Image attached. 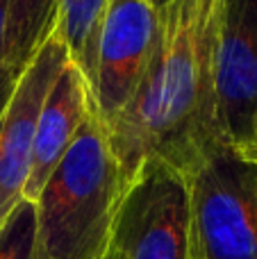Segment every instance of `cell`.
I'll return each mask as SVG.
<instances>
[{"mask_svg":"<svg viewBox=\"0 0 257 259\" xmlns=\"http://www.w3.org/2000/svg\"><path fill=\"white\" fill-rule=\"evenodd\" d=\"M217 0H171L139 89L107 130L123 187L148 161L189 175L221 139L214 118L212 41Z\"/></svg>","mask_w":257,"mask_h":259,"instance_id":"1","label":"cell"},{"mask_svg":"<svg viewBox=\"0 0 257 259\" xmlns=\"http://www.w3.org/2000/svg\"><path fill=\"white\" fill-rule=\"evenodd\" d=\"M112 0H59L55 30L68 50V59L87 80V87L94 75L96 46L100 27Z\"/></svg>","mask_w":257,"mask_h":259,"instance_id":"10","label":"cell"},{"mask_svg":"<svg viewBox=\"0 0 257 259\" xmlns=\"http://www.w3.org/2000/svg\"><path fill=\"white\" fill-rule=\"evenodd\" d=\"M105 259H116V257H112V255H107V257H105Z\"/></svg>","mask_w":257,"mask_h":259,"instance_id":"14","label":"cell"},{"mask_svg":"<svg viewBox=\"0 0 257 259\" xmlns=\"http://www.w3.org/2000/svg\"><path fill=\"white\" fill-rule=\"evenodd\" d=\"M191 259H257V164L219 141L187 175Z\"/></svg>","mask_w":257,"mask_h":259,"instance_id":"3","label":"cell"},{"mask_svg":"<svg viewBox=\"0 0 257 259\" xmlns=\"http://www.w3.org/2000/svg\"><path fill=\"white\" fill-rule=\"evenodd\" d=\"M150 3H153L157 9H162V7H166V5L171 3V0H150Z\"/></svg>","mask_w":257,"mask_h":259,"instance_id":"13","label":"cell"},{"mask_svg":"<svg viewBox=\"0 0 257 259\" xmlns=\"http://www.w3.org/2000/svg\"><path fill=\"white\" fill-rule=\"evenodd\" d=\"M57 3L59 0H9L5 62L14 80L30 64L46 36L55 30Z\"/></svg>","mask_w":257,"mask_h":259,"instance_id":"9","label":"cell"},{"mask_svg":"<svg viewBox=\"0 0 257 259\" xmlns=\"http://www.w3.org/2000/svg\"><path fill=\"white\" fill-rule=\"evenodd\" d=\"M68 62L66 46L53 30L16 77L0 109V223L23 200L41 107Z\"/></svg>","mask_w":257,"mask_h":259,"instance_id":"7","label":"cell"},{"mask_svg":"<svg viewBox=\"0 0 257 259\" xmlns=\"http://www.w3.org/2000/svg\"><path fill=\"white\" fill-rule=\"evenodd\" d=\"M159 36V9L150 0H112L96 46L89 82L94 114L107 132L144 80Z\"/></svg>","mask_w":257,"mask_h":259,"instance_id":"6","label":"cell"},{"mask_svg":"<svg viewBox=\"0 0 257 259\" xmlns=\"http://www.w3.org/2000/svg\"><path fill=\"white\" fill-rule=\"evenodd\" d=\"M91 109H94V103H91V91L87 87V80L77 71L75 64L68 62L57 75L41 107L23 200H36L46 180L73 146Z\"/></svg>","mask_w":257,"mask_h":259,"instance_id":"8","label":"cell"},{"mask_svg":"<svg viewBox=\"0 0 257 259\" xmlns=\"http://www.w3.org/2000/svg\"><path fill=\"white\" fill-rule=\"evenodd\" d=\"M107 255L116 259H191L187 178L148 161L127 187Z\"/></svg>","mask_w":257,"mask_h":259,"instance_id":"5","label":"cell"},{"mask_svg":"<svg viewBox=\"0 0 257 259\" xmlns=\"http://www.w3.org/2000/svg\"><path fill=\"white\" fill-rule=\"evenodd\" d=\"M212 91L219 139L257 164V0H217Z\"/></svg>","mask_w":257,"mask_h":259,"instance_id":"4","label":"cell"},{"mask_svg":"<svg viewBox=\"0 0 257 259\" xmlns=\"http://www.w3.org/2000/svg\"><path fill=\"white\" fill-rule=\"evenodd\" d=\"M125 196L94 109L34 200V259H105Z\"/></svg>","mask_w":257,"mask_h":259,"instance_id":"2","label":"cell"},{"mask_svg":"<svg viewBox=\"0 0 257 259\" xmlns=\"http://www.w3.org/2000/svg\"><path fill=\"white\" fill-rule=\"evenodd\" d=\"M7 5L9 0H0V109L7 103L9 94L14 89V77L7 71V62H5V36H7Z\"/></svg>","mask_w":257,"mask_h":259,"instance_id":"12","label":"cell"},{"mask_svg":"<svg viewBox=\"0 0 257 259\" xmlns=\"http://www.w3.org/2000/svg\"><path fill=\"white\" fill-rule=\"evenodd\" d=\"M34 202L21 200L0 223V259H34Z\"/></svg>","mask_w":257,"mask_h":259,"instance_id":"11","label":"cell"}]
</instances>
